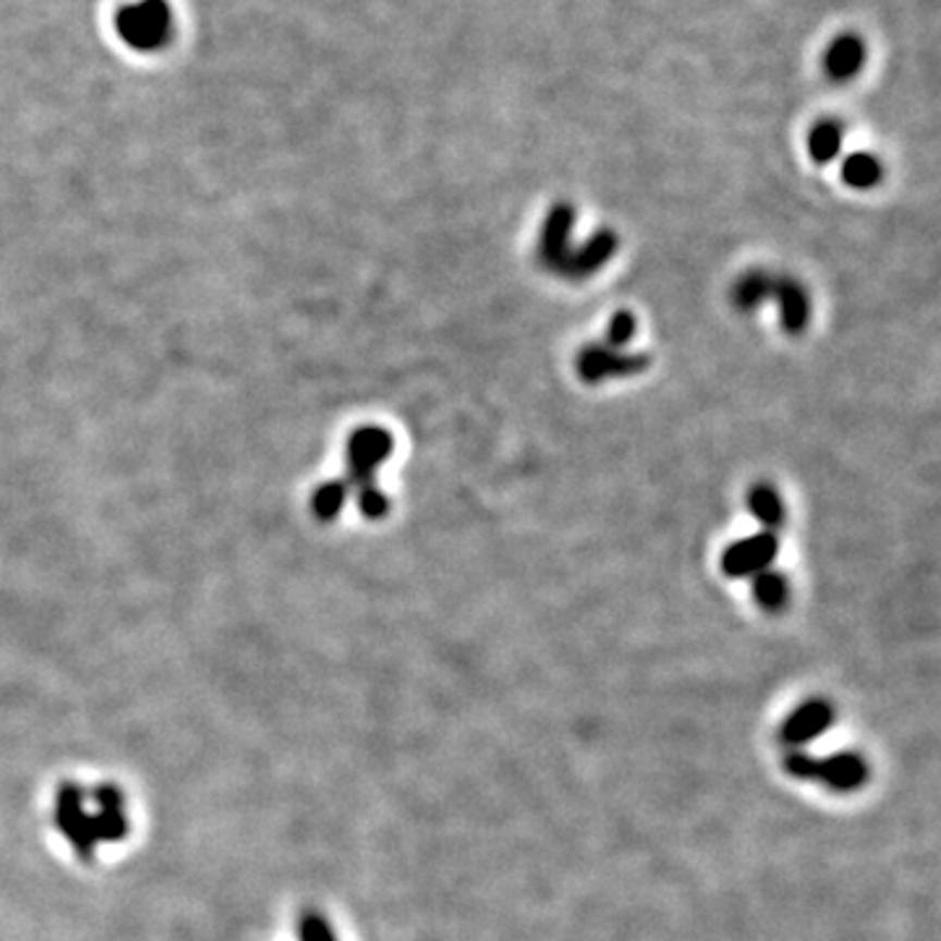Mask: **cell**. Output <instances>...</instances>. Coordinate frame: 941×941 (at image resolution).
I'll use <instances>...</instances> for the list:
<instances>
[{"label": "cell", "mask_w": 941, "mask_h": 941, "mask_svg": "<svg viewBox=\"0 0 941 941\" xmlns=\"http://www.w3.org/2000/svg\"><path fill=\"white\" fill-rule=\"evenodd\" d=\"M614 252H618V233L610 231V228H599L597 233L588 235L586 244L573 246L560 274L567 280L591 278L614 257Z\"/></svg>", "instance_id": "9"}, {"label": "cell", "mask_w": 941, "mask_h": 941, "mask_svg": "<svg viewBox=\"0 0 941 941\" xmlns=\"http://www.w3.org/2000/svg\"><path fill=\"white\" fill-rule=\"evenodd\" d=\"M651 358L640 351H618L607 343H588L575 356V371L586 384H599L604 379L633 377L649 369Z\"/></svg>", "instance_id": "4"}, {"label": "cell", "mask_w": 941, "mask_h": 941, "mask_svg": "<svg viewBox=\"0 0 941 941\" xmlns=\"http://www.w3.org/2000/svg\"><path fill=\"white\" fill-rule=\"evenodd\" d=\"M349 484L345 481H325L311 494V510L319 521H332L343 513L345 502H349Z\"/></svg>", "instance_id": "17"}, {"label": "cell", "mask_w": 941, "mask_h": 941, "mask_svg": "<svg viewBox=\"0 0 941 941\" xmlns=\"http://www.w3.org/2000/svg\"><path fill=\"white\" fill-rule=\"evenodd\" d=\"M769 301L780 304V322L790 335L806 330L810 319V298L801 280L790 278V274H774Z\"/></svg>", "instance_id": "10"}, {"label": "cell", "mask_w": 941, "mask_h": 941, "mask_svg": "<svg viewBox=\"0 0 941 941\" xmlns=\"http://www.w3.org/2000/svg\"><path fill=\"white\" fill-rule=\"evenodd\" d=\"M115 32L129 48L139 52H155L166 48L173 32V9L168 0H139L118 9Z\"/></svg>", "instance_id": "3"}, {"label": "cell", "mask_w": 941, "mask_h": 941, "mask_svg": "<svg viewBox=\"0 0 941 941\" xmlns=\"http://www.w3.org/2000/svg\"><path fill=\"white\" fill-rule=\"evenodd\" d=\"M748 510L750 515L761 523L763 531H774L784 523V505L782 497L771 484H756L748 492Z\"/></svg>", "instance_id": "13"}, {"label": "cell", "mask_w": 941, "mask_h": 941, "mask_svg": "<svg viewBox=\"0 0 941 941\" xmlns=\"http://www.w3.org/2000/svg\"><path fill=\"white\" fill-rule=\"evenodd\" d=\"M392 453V435L382 427H362L351 435L345 457H349V489L375 481L377 468Z\"/></svg>", "instance_id": "5"}, {"label": "cell", "mask_w": 941, "mask_h": 941, "mask_svg": "<svg viewBox=\"0 0 941 941\" xmlns=\"http://www.w3.org/2000/svg\"><path fill=\"white\" fill-rule=\"evenodd\" d=\"M52 821L84 863L95 860L102 845H118L131 832L129 801L115 784H61L52 803Z\"/></svg>", "instance_id": "1"}, {"label": "cell", "mask_w": 941, "mask_h": 941, "mask_svg": "<svg viewBox=\"0 0 941 941\" xmlns=\"http://www.w3.org/2000/svg\"><path fill=\"white\" fill-rule=\"evenodd\" d=\"M842 152V126L832 118H823L808 134V155L819 166H829Z\"/></svg>", "instance_id": "15"}, {"label": "cell", "mask_w": 941, "mask_h": 941, "mask_svg": "<svg viewBox=\"0 0 941 941\" xmlns=\"http://www.w3.org/2000/svg\"><path fill=\"white\" fill-rule=\"evenodd\" d=\"M784 769L795 780L821 782L834 793H853L868 782V761L855 750H842L829 758H816L806 750H790L784 756Z\"/></svg>", "instance_id": "2"}, {"label": "cell", "mask_w": 941, "mask_h": 941, "mask_svg": "<svg viewBox=\"0 0 941 941\" xmlns=\"http://www.w3.org/2000/svg\"><path fill=\"white\" fill-rule=\"evenodd\" d=\"M750 594H754V599L758 601L761 610L780 612L790 601V584L780 571L767 567V571L756 573L754 578H750Z\"/></svg>", "instance_id": "12"}, {"label": "cell", "mask_w": 941, "mask_h": 941, "mask_svg": "<svg viewBox=\"0 0 941 941\" xmlns=\"http://www.w3.org/2000/svg\"><path fill=\"white\" fill-rule=\"evenodd\" d=\"M834 722V706L823 698H810L803 706L784 719L782 724V743L790 750H801L803 745H808L816 737H821L823 732L832 728Z\"/></svg>", "instance_id": "8"}, {"label": "cell", "mask_w": 941, "mask_h": 941, "mask_svg": "<svg viewBox=\"0 0 941 941\" xmlns=\"http://www.w3.org/2000/svg\"><path fill=\"white\" fill-rule=\"evenodd\" d=\"M353 494H356V505L366 515V518H382V515L388 513L390 500H388V494L379 489L377 481L364 484V487H356L353 489Z\"/></svg>", "instance_id": "18"}, {"label": "cell", "mask_w": 941, "mask_h": 941, "mask_svg": "<svg viewBox=\"0 0 941 941\" xmlns=\"http://www.w3.org/2000/svg\"><path fill=\"white\" fill-rule=\"evenodd\" d=\"M633 338H636V317H633L631 311H614V317L610 319V325H607V340L604 343L610 345V349L623 351L625 345L633 343Z\"/></svg>", "instance_id": "19"}, {"label": "cell", "mask_w": 941, "mask_h": 941, "mask_svg": "<svg viewBox=\"0 0 941 941\" xmlns=\"http://www.w3.org/2000/svg\"><path fill=\"white\" fill-rule=\"evenodd\" d=\"M573 228H575V207L571 201H558L549 207L545 222L539 231V244L536 254L547 270L558 272L565 265L567 254L573 252Z\"/></svg>", "instance_id": "7"}, {"label": "cell", "mask_w": 941, "mask_h": 941, "mask_svg": "<svg viewBox=\"0 0 941 941\" xmlns=\"http://www.w3.org/2000/svg\"><path fill=\"white\" fill-rule=\"evenodd\" d=\"M881 175H884V168H881V162L868 152H853L845 157V162H842V181H845L847 186L858 188V192L873 188L876 183L881 181Z\"/></svg>", "instance_id": "16"}, {"label": "cell", "mask_w": 941, "mask_h": 941, "mask_svg": "<svg viewBox=\"0 0 941 941\" xmlns=\"http://www.w3.org/2000/svg\"><path fill=\"white\" fill-rule=\"evenodd\" d=\"M771 278L767 270H750L741 274L732 285V304L741 311H756L771 296Z\"/></svg>", "instance_id": "14"}, {"label": "cell", "mask_w": 941, "mask_h": 941, "mask_svg": "<svg viewBox=\"0 0 941 941\" xmlns=\"http://www.w3.org/2000/svg\"><path fill=\"white\" fill-rule=\"evenodd\" d=\"M298 939L301 941H338L335 931H332L330 920L322 913H306L298 924Z\"/></svg>", "instance_id": "20"}, {"label": "cell", "mask_w": 941, "mask_h": 941, "mask_svg": "<svg viewBox=\"0 0 941 941\" xmlns=\"http://www.w3.org/2000/svg\"><path fill=\"white\" fill-rule=\"evenodd\" d=\"M863 63H866V45L858 35L834 37L827 48V56H823V69L834 82L853 78L863 69Z\"/></svg>", "instance_id": "11"}, {"label": "cell", "mask_w": 941, "mask_h": 941, "mask_svg": "<svg viewBox=\"0 0 941 941\" xmlns=\"http://www.w3.org/2000/svg\"><path fill=\"white\" fill-rule=\"evenodd\" d=\"M780 554V539L774 531H758L737 539L722 554V571L730 578H754L756 573L767 571Z\"/></svg>", "instance_id": "6"}]
</instances>
